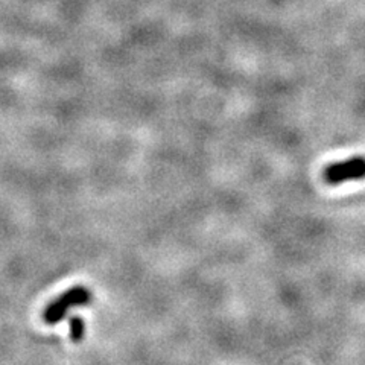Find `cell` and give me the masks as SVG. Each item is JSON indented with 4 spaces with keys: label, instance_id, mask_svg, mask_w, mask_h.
<instances>
[{
    "label": "cell",
    "instance_id": "cell-2",
    "mask_svg": "<svg viewBox=\"0 0 365 365\" xmlns=\"http://www.w3.org/2000/svg\"><path fill=\"white\" fill-rule=\"evenodd\" d=\"M365 177V158L351 157L346 162L335 163L324 170V178L330 185H341L349 180H361Z\"/></svg>",
    "mask_w": 365,
    "mask_h": 365
},
{
    "label": "cell",
    "instance_id": "cell-3",
    "mask_svg": "<svg viewBox=\"0 0 365 365\" xmlns=\"http://www.w3.org/2000/svg\"><path fill=\"white\" fill-rule=\"evenodd\" d=\"M84 336V322L81 318L73 317L71 319V338L75 342H79Z\"/></svg>",
    "mask_w": 365,
    "mask_h": 365
},
{
    "label": "cell",
    "instance_id": "cell-1",
    "mask_svg": "<svg viewBox=\"0 0 365 365\" xmlns=\"http://www.w3.org/2000/svg\"><path fill=\"white\" fill-rule=\"evenodd\" d=\"M91 300L90 291L83 288V287H76L68 289L63 295H60L58 299L52 302L44 311V322L49 324H55L61 322V319L66 317L67 311L73 306H84Z\"/></svg>",
    "mask_w": 365,
    "mask_h": 365
}]
</instances>
